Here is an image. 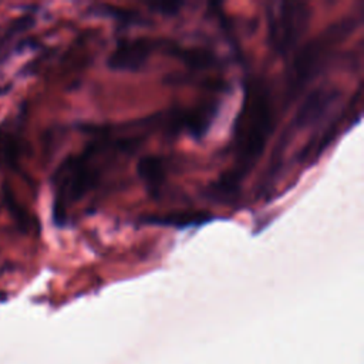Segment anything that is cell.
I'll return each mask as SVG.
<instances>
[{"mask_svg":"<svg viewBox=\"0 0 364 364\" xmlns=\"http://www.w3.org/2000/svg\"><path fill=\"white\" fill-rule=\"evenodd\" d=\"M98 129L101 134L77 154L63 159L53 175V216L57 225H65L70 209L97 191L114 168L144 141L139 135H112L109 128Z\"/></svg>","mask_w":364,"mask_h":364,"instance_id":"6da1fadb","label":"cell"},{"mask_svg":"<svg viewBox=\"0 0 364 364\" xmlns=\"http://www.w3.org/2000/svg\"><path fill=\"white\" fill-rule=\"evenodd\" d=\"M276 112L272 91L260 78L249 80L245 97L233 124L230 152L232 168L206 186V195L213 200L229 202L239 192L243 179L259 162L274 131Z\"/></svg>","mask_w":364,"mask_h":364,"instance_id":"7a4b0ae2","label":"cell"},{"mask_svg":"<svg viewBox=\"0 0 364 364\" xmlns=\"http://www.w3.org/2000/svg\"><path fill=\"white\" fill-rule=\"evenodd\" d=\"M355 26L357 21L354 17H346L328 26L320 36L294 53L293 61L286 74L287 101L297 97L306 84H309L326 67L336 44L344 41Z\"/></svg>","mask_w":364,"mask_h":364,"instance_id":"3957f363","label":"cell"},{"mask_svg":"<svg viewBox=\"0 0 364 364\" xmlns=\"http://www.w3.org/2000/svg\"><path fill=\"white\" fill-rule=\"evenodd\" d=\"M267 44L270 50L283 58H289L304 37L311 10L307 3L270 1L264 4Z\"/></svg>","mask_w":364,"mask_h":364,"instance_id":"277c9868","label":"cell"},{"mask_svg":"<svg viewBox=\"0 0 364 364\" xmlns=\"http://www.w3.org/2000/svg\"><path fill=\"white\" fill-rule=\"evenodd\" d=\"M340 97L341 91L333 85H321L310 91L284 129L277 145V152H282V149L291 141L296 132H300L323 121L328 115L330 109L337 104Z\"/></svg>","mask_w":364,"mask_h":364,"instance_id":"5b68a950","label":"cell"},{"mask_svg":"<svg viewBox=\"0 0 364 364\" xmlns=\"http://www.w3.org/2000/svg\"><path fill=\"white\" fill-rule=\"evenodd\" d=\"M159 50H162V38H119L109 53L107 64L114 71L136 73L145 68L151 55Z\"/></svg>","mask_w":364,"mask_h":364,"instance_id":"8992f818","label":"cell"},{"mask_svg":"<svg viewBox=\"0 0 364 364\" xmlns=\"http://www.w3.org/2000/svg\"><path fill=\"white\" fill-rule=\"evenodd\" d=\"M166 159L159 155H144L136 162V175L151 196H158L166 183Z\"/></svg>","mask_w":364,"mask_h":364,"instance_id":"52a82bcc","label":"cell"},{"mask_svg":"<svg viewBox=\"0 0 364 364\" xmlns=\"http://www.w3.org/2000/svg\"><path fill=\"white\" fill-rule=\"evenodd\" d=\"M216 218L212 213L206 212H175L168 215H151L141 219L145 225L164 226V228H175V229H188L198 228L213 222Z\"/></svg>","mask_w":364,"mask_h":364,"instance_id":"ba28073f","label":"cell"},{"mask_svg":"<svg viewBox=\"0 0 364 364\" xmlns=\"http://www.w3.org/2000/svg\"><path fill=\"white\" fill-rule=\"evenodd\" d=\"M149 7L155 9L158 13L173 16L179 11V9L182 7V3H152L149 4Z\"/></svg>","mask_w":364,"mask_h":364,"instance_id":"9c48e42d","label":"cell"}]
</instances>
